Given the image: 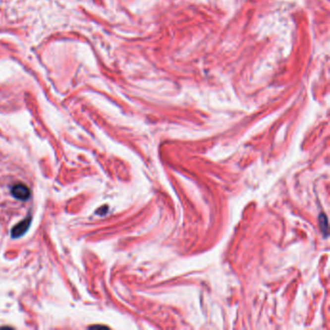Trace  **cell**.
<instances>
[{
    "label": "cell",
    "mask_w": 330,
    "mask_h": 330,
    "mask_svg": "<svg viewBox=\"0 0 330 330\" xmlns=\"http://www.w3.org/2000/svg\"><path fill=\"white\" fill-rule=\"evenodd\" d=\"M30 225H31V217H27L24 220H22L18 225H16L15 227H13L12 232H11L12 237L18 238V237L22 236L27 231Z\"/></svg>",
    "instance_id": "6da1fadb"
},
{
    "label": "cell",
    "mask_w": 330,
    "mask_h": 330,
    "mask_svg": "<svg viewBox=\"0 0 330 330\" xmlns=\"http://www.w3.org/2000/svg\"><path fill=\"white\" fill-rule=\"evenodd\" d=\"M323 219H324V221L320 217V226H321V228H322V231H327L329 224H328V219H327V217H326V215L324 213H323Z\"/></svg>",
    "instance_id": "3957f363"
},
{
    "label": "cell",
    "mask_w": 330,
    "mask_h": 330,
    "mask_svg": "<svg viewBox=\"0 0 330 330\" xmlns=\"http://www.w3.org/2000/svg\"><path fill=\"white\" fill-rule=\"evenodd\" d=\"M11 191H12V195L16 199L21 200V201H26L31 196L29 188L23 184H17V185L13 186Z\"/></svg>",
    "instance_id": "7a4b0ae2"
}]
</instances>
